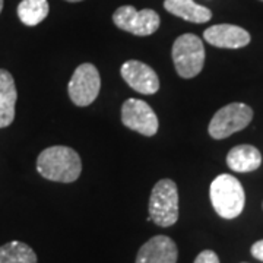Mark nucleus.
<instances>
[{
  "label": "nucleus",
  "mask_w": 263,
  "mask_h": 263,
  "mask_svg": "<svg viewBox=\"0 0 263 263\" xmlns=\"http://www.w3.org/2000/svg\"><path fill=\"white\" fill-rule=\"evenodd\" d=\"M37 171L50 181L72 183L79 179L82 173V161L75 149L54 145L38 155Z\"/></svg>",
  "instance_id": "f257e3e1"
},
{
  "label": "nucleus",
  "mask_w": 263,
  "mask_h": 263,
  "mask_svg": "<svg viewBox=\"0 0 263 263\" xmlns=\"http://www.w3.org/2000/svg\"><path fill=\"white\" fill-rule=\"evenodd\" d=\"M209 197L216 214L224 219H234L245 209V189L231 174H219L214 179L209 189Z\"/></svg>",
  "instance_id": "f03ea898"
},
{
  "label": "nucleus",
  "mask_w": 263,
  "mask_h": 263,
  "mask_svg": "<svg viewBox=\"0 0 263 263\" xmlns=\"http://www.w3.org/2000/svg\"><path fill=\"white\" fill-rule=\"evenodd\" d=\"M149 219L158 227L174 226L179 219V189L170 179L160 180L151 192Z\"/></svg>",
  "instance_id": "7ed1b4c3"
},
{
  "label": "nucleus",
  "mask_w": 263,
  "mask_h": 263,
  "mask_svg": "<svg viewBox=\"0 0 263 263\" xmlns=\"http://www.w3.org/2000/svg\"><path fill=\"white\" fill-rule=\"evenodd\" d=\"M171 56L179 76L192 79L202 72L205 65L206 53L203 41L195 34H183L174 41Z\"/></svg>",
  "instance_id": "20e7f679"
},
{
  "label": "nucleus",
  "mask_w": 263,
  "mask_h": 263,
  "mask_svg": "<svg viewBox=\"0 0 263 263\" xmlns=\"http://www.w3.org/2000/svg\"><path fill=\"white\" fill-rule=\"evenodd\" d=\"M253 120V110L247 104L231 103L219 108L209 123L208 132L214 139H226L243 130Z\"/></svg>",
  "instance_id": "39448f33"
},
{
  "label": "nucleus",
  "mask_w": 263,
  "mask_h": 263,
  "mask_svg": "<svg viewBox=\"0 0 263 263\" xmlns=\"http://www.w3.org/2000/svg\"><path fill=\"white\" fill-rule=\"evenodd\" d=\"M101 78L92 63H82L76 67L67 85V92L72 103L78 107H88L100 94Z\"/></svg>",
  "instance_id": "423d86ee"
},
{
  "label": "nucleus",
  "mask_w": 263,
  "mask_h": 263,
  "mask_svg": "<svg viewBox=\"0 0 263 263\" xmlns=\"http://www.w3.org/2000/svg\"><path fill=\"white\" fill-rule=\"evenodd\" d=\"M113 22L117 28L138 37H146L160 28V15L152 9L136 10L130 5L120 6L113 13Z\"/></svg>",
  "instance_id": "0eeeda50"
},
{
  "label": "nucleus",
  "mask_w": 263,
  "mask_h": 263,
  "mask_svg": "<svg viewBox=\"0 0 263 263\" xmlns=\"http://www.w3.org/2000/svg\"><path fill=\"white\" fill-rule=\"evenodd\" d=\"M122 122L130 130L143 136H154L158 127V117L149 104L138 98H129L122 105Z\"/></svg>",
  "instance_id": "6e6552de"
},
{
  "label": "nucleus",
  "mask_w": 263,
  "mask_h": 263,
  "mask_svg": "<svg viewBox=\"0 0 263 263\" xmlns=\"http://www.w3.org/2000/svg\"><path fill=\"white\" fill-rule=\"evenodd\" d=\"M120 73L126 84L139 94L152 95L160 89V78L157 72L139 60H127L123 63Z\"/></svg>",
  "instance_id": "1a4fd4ad"
},
{
  "label": "nucleus",
  "mask_w": 263,
  "mask_h": 263,
  "mask_svg": "<svg viewBox=\"0 0 263 263\" xmlns=\"http://www.w3.org/2000/svg\"><path fill=\"white\" fill-rule=\"evenodd\" d=\"M179 249L167 235H155L142 246L136 263H177Z\"/></svg>",
  "instance_id": "9d476101"
},
{
  "label": "nucleus",
  "mask_w": 263,
  "mask_h": 263,
  "mask_svg": "<svg viewBox=\"0 0 263 263\" xmlns=\"http://www.w3.org/2000/svg\"><path fill=\"white\" fill-rule=\"evenodd\" d=\"M203 38L211 46L218 48H243L250 43V34L241 27L219 24L205 29Z\"/></svg>",
  "instance_id": "9b49d317"
},
{
  "label": "nucleus",
  "mask_w": 263,
  "mask_h": 263,
  "mask_svg": "<svg viewBox=\"0 0 263 263\" xmlns=\"http://www.w3.org/2000/svg\"><path fill=\"white\" fill-rule=\"evenodd\" d=\"M18 91L10 72L0 69V129L8 127L15 119Z\"/></svg>",
  "instance_id": "f8f14e48"
},
{
  "label": "nucleus",
  "mask_w": 263,
  "mask_h": 263,
  "mask_svg": "<svg viewBox=\"0 0 263 263\" xmlns=\"http://www.w3.org/2000/svg\"><path fill=\"white\" fill-rule=\"evenodd\" d=\"M227 165L235 173H250L262 165V154L253 145H237L228 152Z\"/></svg>",
  "instance_id": "ddd939ff"
},
{
  "label": "nucleus",
  "mask_w": 263,
  "mask_h": 263,
  "mask_svg": "<svg viewBox=\"0 0 263 263\" xmlns=\"http://www.w3.org/2000/svg\"><path fill=\"white\" fill-rule=\"evenodd\" d=\"M164 8L171 15L193 24H205L212 18V12L193 0H165Z\"/></svg>",
  "instance_id": "4468645a"
},
{
  "label": "nucleus",
  "mask_w": 263,
  "mask_h": 263,
  "mask_svg": "<svg viewBox=\"0 0 263 263\" xmlns=\"http://www.w3.org/2000/svg\"><path fill=\"white\" fill-rule=\"evenodd\" d=\"M50 6L47 0H22L18 5V16L27 27H35L47 18Z\"/></svg>",
  "instance_id": "2eb2a0df"
},
{
  "label": "nucleus",
  "mask_w": 263,
  "mask_h": 263,
  "mask_svg": "<svg viewBox=\"0 0 263 263\" xmlns=\"http://www.w3.org/2000/svg\"><path fill=\"white\" fill-rule=\"evenodd\" d=\"M0 263H37V254L22 241L0 246Z\"/></svg>",
  "instance_id": "dca6fc26"
},
{
  "label": "nucleus",
  "mask_w": 263,
  "mask_h": 263,
  "mask_svg": "<svg viewBox=\"0 0 263 263\" xmlns=\"http://www.w3.org/2000/svg\"><path fill=\"white\" fill-rule=\"evenodd\" d=\"M193 263H219V257L212 250H203L197 254V257Z\"/></svg>",
  "instance_id": "f3484780"
},
{
  "label": "nucleus",
  "mask_w": 263,
  "mask_h": 263,
  "mask_svg": "<svg viewBox=\"0 0 263 263\" xmlns=\"http://www.w3.org/2000/svg\"><path fill=\"white\" fill-rule=\"evenodd\" d=\"M250 252H252V256H253L254 259H257V260L263 262V240L256 241V243L252 246Z\"/></svg>",
  "instance_id": "a211bd4d"
},
{
  "label": "nucleus",
  "mask_w": 263,
  "mask_h": 263,
  "mask_svg": "<svg viewBox=\"0 0 263 263\" xmlns=\"http://www.w3.org/2000/svg\"><path fill=\"white\" fill-rule=\"evenodd\" d=\"M66 2H70V3H76V2H82V0H66Z\"/></svg>",
  "instance_id": "6ab92c4d"
},
{
  "label": "nucleus",
  "mask_w": 263,
  "mask_h": 263,
  "mask_svg": "<svg viewBox=\"0 0 263 263\" xmlns=\"http://www.w3.org/2000/svg\"><path fill=\"white\" fill-rule=\"evenodd\" d=\"M3 9V0H0V12Z\"/></svg>",
  "instance_id": "aec40b11"
},
{
  "label": "nucleus",
  "mask_w": 263,
  "mask_h": 263,
  "mask_svg": "<svg viewBox=\"0 0 263 263\" xmlns=\"http://www.w3.org/2000/svg\"><path fill=\"white\" fill-rule=\"evenodd\" d=\"M262 2H263V0H262Z\"/></svg>",
  "instance_id": "412c9836"
}]
</instances>
